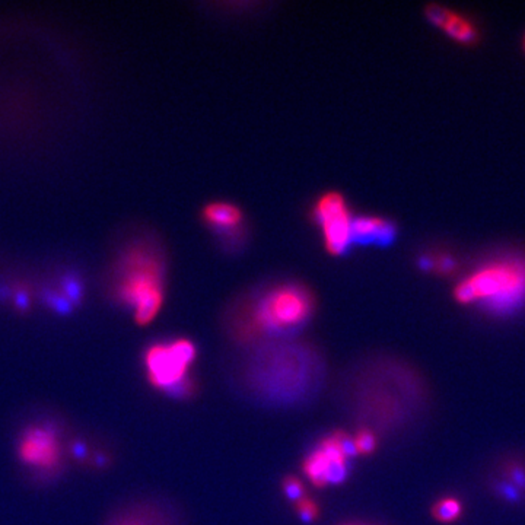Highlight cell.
<instances>
[{
  "mask_svg": "<svg viewBox=\"0 0 525 525\" xmlns=\"http://www.w3.org/2000/svg\"><path fill=\"white\" fill-rule=\"evenodd\" d=\"M197 358V347L189 338L150 345L143 354V366L152 387L174 397H190L194 382L190 368Z\"/></svg>",
  "mask_w": 525,
  "mask_h": 525,
  "instance_id": "4",
  "label": "cell"
},
{
  "mask_svg": "<svg viewBox=\"0 0 525 525\" xmlns=\"http://www.w3.org/2000/svg\"><path fill=\"white\" fill-rule=\"evenodd\" d=\"M312 310L314 298L303 286L279 285L261 295L254 305L245 331L251 336L289 331L302 326Z\"/></svg>",
  "mask_w": 525,
  "mask_h": 525,
  "instance_id": "3",
  "label": "cell"
},
{
  "mask_svg": "<svg viewBox=\"0 0 525 525\" xmlns=\"http://www.w3.org/2000/svg\"><path fill=\"white\" fill-rule=\"evenodd\" d=\"M428 20L447 32L451 38L461 44H473L477 40V31L463 16L443 6L432 5L426 9Z\"/></svg>",
  "mask_w": 525,
  "mask_h": 525,
  "instance_id": "10",
  "label": "cell"
},
{
  "mask_svg": "<svg viewBox=\"0 0 525 525\" xmlns=\"http://www.w3.org/2000/svg\"><path fill=\"white\" fill-rule=\"evenodd\" d=\"M21 463L41 473L59 468L62 461V443L59 432L50 425H34L27 428L18 441Z\"/></svg>",
  "mask_w": 525,
  "mask_h": 525,
  "instance_id": "7",
  "label": "cell"
},
{
  "mask_svg": "<svg viewBox=\"0 0 525 525\" xmlns=\"http://www.w3.org/2000/svg\"><path fill=\"white\" fill-rule=\"evenodd\" d=\"M317 225L326 250L331 256H343L353 244V221L346 199L336 192L321 196L314 208Z\"/></svg>",
  "mask_w": 525,
  "mask_h": 525,
  "instance_id": "6",
  "label": "cell"
},
{
  "mask_svg": "<svg viewBox=\"0 0 525 525\" xmlns=\"http://www.w3.org/2000/svg\"><path fill=\"white\" fill-rule=\"evenodd\" d=\"M295 510H296V514L299 515V518L305 522H312L319 515L318 503L308 496H305L301 501H298L295 503Z\"/></svg>",
  "mask_w": 525,
  "mask_h": 525,
  "instance_id": "14",
  "label": "cell"
},
{
  "mask_svg": "<svg viewBox=\"0 0 525 525\" xmlns=\"http://www.w3.org/2000/svg\"><path fill=\"white\" fill-rule=\"evenodd\" d=\"M464 512L461 501L455 496H444L432 506V517L441 524H452L459 521Z\"/></svg>",
  "mask_w": 525,
  "mask_h": 525,
  "instance_id": "12",
  "label": "cell"
},
{
  "mask_svg": "<svg viewBox=\"0 0 525 525\" xmlns=\"http://www.w3.org/2000/svg\"><path fill=\"white\" fill-rule=\"evenodd\" d=\"M117 295L131 308L138 324L152 323L162 310L165 295L161 257L148 248L131 250L122 264Z\"/></svg>",
  "mask_w": 525,
  "mask_h": 525,
  "instance_id": "2",
  "label": "cell"
},
{
  "mask_svg": "<svg viewBox=\"0 0 525 525\" xmlns=\"http://www.w3.org/2000/svg\"><path fill=\"white\" fill-rule=\"evenodd\" d=\"M107 525H177L174 517L164 506L141 502L118 511Z\"/></svg>",
  "mask_w": 525,
  "mask_h": 525,
  "instance_id": "8",
  "label": "cell"
},
{
  "mask_svg": "<svg viewBox=\"0 0 525 525\" xmlns=\"http://www.w3.org/2000/svg\"><path fill=\"white\" fill-rule=\"evenodd\" d=\"M524 50H525V37H524Z\"/></svg>",
  "mask_w": 525,
  "mask_h": 525,
  "instance_id": "16",
  "label": "cell"
},
{
  "mask_svg": "<svg viewBox=\"0 0 525 525\" xmlns=\"http://www.w3.org/2000/svg\"><path fill=\"white\" fill-rule=\"evenodd\" d=\"M282 487H283L285 496L287 499H289V501L295 502V503L298 501H301L302 498L307 496V495H305V486H303V483L298 477H295V476L286 477L283 480V483H282Z\"/></svg>",
  "mask_w": 525,
  "mask_h": 525,
  "instance_id": "15",
  "label": "cell"
},
{
  "mask_svg": "<svg viewBox=\"0 0 525 525\" xmlns=\"http://www.w3.org/2000/svg\"><path fill=\"white\" fill-rule=\"evenodd\" d=\"M454 298L459 303H479L496 312L514 310L525 301V261L502 260L483 266L455 286Z\"/></svg>",
  "mask_w": 525,
  "mask_h": 525,
  "instance_id": "1",
  "label": "cell"
},
{
  "mask_svg": "<svg viewBox=\"0 0 525 525\" xmlns=\"http://www.w3.org/2000/svg\"><path fill=\"white\" fill-rule=\"evenodd\" d=\"M354 455L352 436L343 431H336L321 439L305 456L302 471L317 487L340 484L349 476V461Z\"/></svg>",
  "mask_w": 525,
  "mask_h": 525,
  "instance_id": "5",
  "label": "cell"
},
{
  "mask_svg": "<svg viewBox=\"0 0 525 525\" xmlns=\"http://www.w3.org/2000/svg\"><path fill=\"white\" fill-rule=\"evenodd\" d=\"M396 226L385 217L364 215L353 221V244L388 245L396 238Z\"/></svg>",
  "mask_w": 525,
  "mask_h": 525,
  "instance_id": "9",
  "label": "cell"
},
{
  "mask_svg": "<svg viewBox=\"0 0 525 525\" xmlns=\"http://www.w3.org/2000/svg\"><path fill=\"white\" fill-rule=\"evenodd\" d=\"M203 221L216 232L232 235L243 226L244 215L232 203L213 201L203 209Z\"/></svg>",
  "mask_w": 525,
  "mask_h": 525,
  "instance_id": "11",
  "label": "cell"
},
{
  "mask_svg": "<svg viewBox=\"0 0 525 525\" xmlns=\"http://www.w3.org/2000/svg\"><path fill=\"white\" fill-rule=\"evenodd\" d=\"M352 444L357 455H371L378 447L377 432L371 428H361L352 436Z\"/></svg>",
  "mask_w": 525,
  "mask_h": 525,
  "instance_id": "13",
  "label": "cell"
}]
</instances>
